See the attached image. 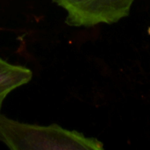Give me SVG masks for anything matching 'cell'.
Returning <instances> with one entry per match:
<instances>
[{
	"mask_svg": "<svg viewBox=\"0 0 150 150\" xmlns=\"http://www.w3.org/2000/svg\"><path fill=\"white\" fill-rule=\"evenodd\" d=\"M0 142L12 150H103L93 137L57 124L39 126L19 122L0 113Z\"/></svg>",
	"mask_w": 150,
	"mask_h": 150,
	"instance_id": "1",
	"label": "cell"
},
{
	"mask_svg": "<svg viewBox=\"0 0 150 150\" xmlns=\"http://www.w3.org/2000/svg\"><path fill=\"white\" fill-rule=\"evenodd\" d=\"M67 12L66 23L74 27L114 24L128 16L134 0H53Z\"/></svg>",
	"mask_w": 150,
	"mask_h": 150,
	"instance_id": "2",
	"label": "cell"
},
{
	"mask_svg": "<svg viewBox=\"0 0 150 150\" xmlns=\"http://www.w3.org/2000/svg\"><path fill=\"white\" fill-rule=\"evenodd\" d=\"M33 72L26 67L11 64L0 57V111L6 97L14 90L28 83Z\"/></svg>",
	"mask_w": 150,
	"mask_h": 150,
	"instance_id": "3",
	"label": "cell"
}]
</instances>
